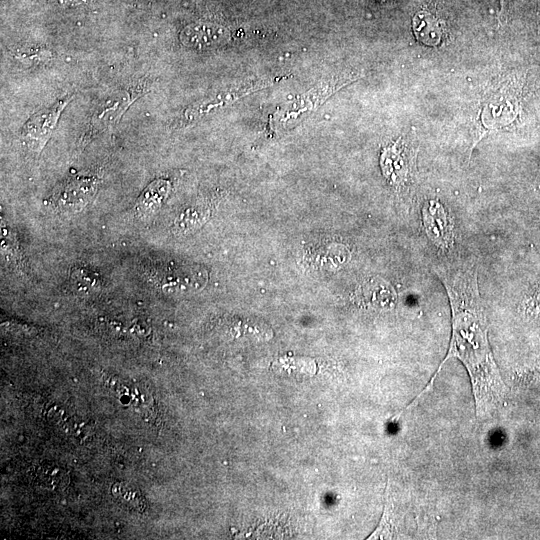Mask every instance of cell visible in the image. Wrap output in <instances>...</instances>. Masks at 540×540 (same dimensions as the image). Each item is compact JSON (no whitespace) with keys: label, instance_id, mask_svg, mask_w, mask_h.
I'll return each mask as SVG.
<instances>
[{"label":"cell","instance_id":"obj_18","mask_svg":"<svg viewBox=\"0 0 540 540\" xmlns=\"http://www.w3.org/2000/svg\"><path fill=\"white\" fill-rule=\"evenodd\" d=\"M537 3H538V7L540 9V0H537Z\"/></svg>","mask_w":540,"mask_h":540},{"label":"cell","instance_id":"obj_9","mask_svg":"<svg viewBox=\"0 0 540 540\" xmlns=\"http://www.w3.org/2000/svg\"><path fill=\"white\" fill-rule=\"evenodd\" d=\"M229 37L225 27L208 22L190 24L179 35L181 43L193 49L215 48L227 43Z\"/></svg>","mask_w":540,"mask_h":540},{"label":"cell","instance_id":"obj_3","mask_svg":"<svg viewBox=\"0 0 540 540\" xmlns=\"http://www.w3.org/2000/svg\"><path fill=\"white\" fill-rule=\"evenodd\" d=\"M149 276L163 292L180 294L197 291L207 280L206 271L195 265L159 264L149 270Z\"/></svg>","mask_w":540,"mask_h":540},{"label":"cell","instance_id":"obj_5","mask_svg":"<svg viewBox=\"0 0 540 540\" xmlns=\"http://www.w3.org/2000/svg\"><path fill=\"white\" fill-rule=\"evenodd\" d=\"M73 98L66 95L53 105L32 114L21 128L23 143L33 152L39 153L52 135L57 122L68 103Z\"/></svg>","mask_w":540,"mask_h":540},{"label":"cell","instance_id":"obj_17","mask_svg":"<svg viewBox=\"0 0 540 540\" xmlns=\"http://www.w3.org/2000/svg\"><path fill=\"white\" fill-rule=\"evenodd\" d=\"M536 299H537L538 304H540V291L538 292V295H537Z\"/></svg>","mask_w":540,"mask_h":540},{"label":"cell","instance_id":"obj_1","mask_svg":"<svg viewBox=\"0 0 540 540\" xmlns=\"http://www.w3.org/2000/svg\"><path fill=\"white\" fill-rule=\"evenodd\" d=\"M433 271L449 299L451 339L436 372L407 407L413 406L433 384L447 360L455 358L469 375L477 418L486 419L502 404L506 392L488 339V321L479 291L477 263L469 256L447 255L439 258L433 265Z\"/></svg>","mask_w":540,"mask_h":540},{"label":"cell","instance_id":"obj_12","mask_svg":"<svg viewBox=\"0 0 540 540\" xmlns=\"http://www.w3.org/2000/svg\"><path fill=\"white\" fill-rule=\"evenodd\" d=\"M362 296L368 303L380 306H392L396 301L393 288L384 281L372 280L365 285Z\"/></svg>","mask_w":540,"mask_h":540},{"label":"cell","instance_id":"obj_10","mask_svg":"<svg viewBox=\"0 0 540 540\" xmlns=\"http://www.w3.org/2000/svg\"><path fill=\"white\" fill-rule=\"evenodd\" d=\"M171 190V183L164 178L152 181L140 194L135 203V215L148 218L155 214L166 200Z\"/></svg>","mask_w":540,"mask_h":540},{"label":"cell","instance_id":"obj_11","mask_svg":"<svg viewBox=\"0 0 540 540\" xmlns=\"http://www.w3.org/2000/svg\"><path fill=\"white\" fill-rule=\"evenodd\" d=\"M412 30L417 41L426 46H437L444 37L439 19L428 10H420L413 16Z\"/></svg>","mask_w":540,"mask_h":540},{"label":"cell","instance_id":"obj_14","mask_svg":"<svg viewBox=\"0 0 540 540\" xmlns=\"http://www.w3.org/2000/svg\"><path fill=\"white\" fill-rule=\"evenodd\" d=\"M51 56V53L46 50H38V49H26V50H18L16 53V57L19 59H22V61H43L46 58H49Z\"/></svg>","mask_w":540,"mask_h":540},{"label":"cell","instance_id":"obj_6","mask_svg":"<svg viewBox=\"0 0 540 540\" xmlns=\"http://www.w3.org/2000/svg\"><path fill=\"white\" fill-rule=\"evenodd\" d=\"M147 88V83L139 81L111 94L100 102L91 117L88 134L93 135L116 123L130 105L145 93Z\"/></svg>","mask_w":540,"mask_h":540},{"label":"cell","instance_id":"obj_2","mask_svg":"<svg viewBox=\"0 0 540 540\" xmlns=\"http://www.w3.org/2000/svg\"><path fill=\"white\" fill-rule=\"evenodd\" d=\"M524 75L513 74L490 85L479 105L471 150L489 132L511 124L519 115Z\"/></svg>","mask_w":540,"mask_h":540},{"label":"cell","instance_id":"obj_8","mask_svg":"<svg viewBox=\"0 0 540 540\" xmlns=\"http://www.w3.org/2000/svg\"><path fill=\"white\" fill-rule=\"evenodd\" d=\"M98 180L94 177H75L61 183L51 196V204L60 212L81 210L94 197Z\"/></svg>","mask_w":540,"mask_h":540},{"label":"cell","instance_id":"obj_7","mask_svg":"<svg viewBox=\"0 0 540 540\" xmlns=\"http://www.w3.org/2000/svg\"><path fill=\"white\" fill-rule=\"evenodd\" d=\"M415 158V148L403 138H398L383 149L380 157L381 169L393 187L401 189L407 186L415 168Z\"/></svg>","mask_w":540,"mask_h":540},{"label":"cell","instance_id":"obj_4","mask_svg":"<svg viewBox=\"0 0 540 540\" xmlns=\"http://www.w3.org/2000/svg\"><path fill=\"white\" fill-rule=\"evenodd\" d=\"M421 222L425 235L441 254H446L453 249L454 223L447 208L439 199L430 198L423 203Z\"/></svg>","mask_w":540,"mask_h":540},{"label":"cell","instance_id":"obj_15","mask_svg":"<svg viewBox=\"0 0 540 540\" xmlns=\"http://www.w3.org/2000/svg\"><path fill=\"white\" fill-rule=\"evenodd\" d=\"M58 3L61 6H76L85 3L87 0H50Z\"/></svg>","mask_w":540,"mask_h":540},{"label":"cell","instance_id":"obj_13","mask_svg":"<svg viewBox=\"0 0 540 540\" xmlns=\"http://www.w3.org/2000/svg\"><path fill=\"white\" fill-rule=\"evenodd\" d=\"M113 493L120 502L131 509L142 510L144 507L143 498L134 487L118 483L114 485Z\"/></svg>","mask_w":540,"mask_h":540},{"label":"cell","instance_id":"obj_16","mask_svg":"<svg viewBox=\"0 0 540 540\" xmlns=\"http://www.w3.org/2000/svg\"><path fill=\"white\" fill-rule=\"evenodd\" d=\"M499 1H500V14H501V17H503L506 10L507 0H499Z\"/></svg>","mask_w":540,"mask_h":540}]
</instances>
